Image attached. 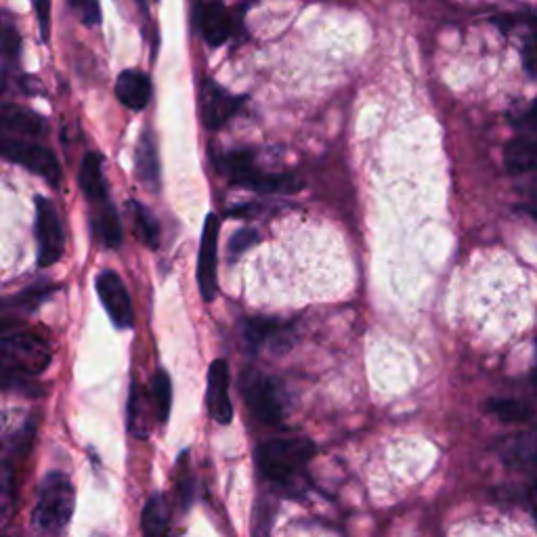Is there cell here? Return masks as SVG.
<instances>
[{
  "instance_id": "obj_1",
  "label": "cell",
  "mask_w": 537,
  "mask_h": 537,
  "mask_svg": "<svg viewBox=\"0 0 537 537\" xmlns=\"http://www.w3.org/2000/svg\"><path fill=\"white\" fill-rule=\"evenodd\" d=\"M76 493L68 475L49 472L38 489V500L32 510V525L42 537H59L74 514Z\"/></svg>"
},
{
  "instance_id": "obj_2",
  "label": "cell",
  "mask_w": 537,
  "mask_h": 537,
  "mask_svg": "<svg viewBox=\"0 0 537 537\" xmlns=\"http://www.w3.org/2000/svg\"><path fill=\"white\" fill-rule=\"evenodd\" d=\"M313 456V441L305 437H282L263 443L256 451V462L269 481L288 483L311 462Z\"/></svg>"
},
{
  "instance_id": "obj_3",
  "label": "cell",
  "mask_w": 537,
  "mask_h": 537,
  "mask_svg": "<svg viewBox=\"0 0 537 537\" xmlns=\"http://www.w3.org/2000/svg\"><path fill=\"white\" fill-rule=\"evenodd\" d=\"M51 347L45 338L32 332H13L0 340V359L5 376L34 378L45 372L51 363Z\"/></svg>"
},
{
  "instance_id": "obj_4",
  "label": "cell",
  "mask_w": 537,
  "mask_h": 537,
  "mask_svg": "<svg viewBox=\"0 0 537 537\" xmlns=\"http://www.w3.org/2000/svg\"><path fill=\"white\" fill-rule=\"evenodd\" d=\"M217 166L233 185L248 187L259 193H294L296 177L284 175H265L254 162L250 149H233L229 154L217 158Z\"/></svg>"
},
{
  "instance_id": "obj_5",
  "label": "cell",
  "mask_w": 537,
  "mask_h": 537,
  "mask_svg": "<svg viewBox=\"0 0 537 537\" xmlns=\"http://www.w3.org/2000/svg\"><path fill=\"white\" fill-rule=\"evenodd\" d=\"M242 391L250 414L261 424L275 426L284 418V403L279 397L277 384L259 374V372H246L242 378Z\"/></svg>"
},
{
  "instance_id": "obj_6",
  "label": "cell",
  "mask_w": 537,
  "mask_h": 537,
  "mask_svg": "<svg viewBox=\"0 0 537 537\" xmlns=\"http://www.w3.org/2000/svg\"><path fill=\"white\" fill-rule=\"evenodd\" d=\"M36 242L40 267L55 265L66 250V235H63L59 214L55 206L42 196L36 198Z\"/></svg>"
},
{
  "instance_id": "obj_7",
  "label": "cell",
  "mask_w": 537,
  "mask_h": 537,
  "mask_svg": "<svg viewBox=\"0 0 537 537\" xmlns=\"http://www.w3.org/2000/svg\"><path fill=\"white\" fill-rule=\"evenodd\" d=\"M3 156L13 162L28 168L30 173L38 175L57 187L61 183V166L57 162V156L51 152V149L36 145V143H26L19 139H5L3 147H0Z\"/></svg>"
},
{
  "instance_id": "obj_8",
  "label": "cell",
  "mask_w": 537,
  "mask_h": 537,
  "mask_svg": "<svg viewBox=\"0 0 537 537\" xmlns=\"http://www.w3.org/2000/svg\"><path fill=\"white\" fill-rule=\"evenodd\" d=\"M217 256H219V219L208 214L202 229L198 252V288L204 303H212L217 296Z\"/></svg>"
},
{
  "instance_id": "obj_9",
  "label": "cell",
  "mask_w": 537,
  "mask_h": 537,
  "mask_svg": "<svg viewBox=\"0 0 537 537\" xmlns=\"http://www.w3.org/2000/svg\"><path fill=\"white\" fill-rule=\"evenodd\" d=\"M97 294L103 303L107 315L114 321V326L126 330L133 326L135 321V311H133V300L128 294L122 277L114 271H103L97 275Z\"/></svg>"
},
{
  "instance_id": "obj_10",
  "label": "cell",
  "mask_w": 537,
  "mask_h": 537,
  "mask_svg": "<svg viewBox=\"0 0 537 537\" xmlns=\"http://www.w3.org/2000/svg\"><path fill=\"white\" fill-rule=\"evenodd\" d=\"M202 120L208 131H219L242 107V99L233 97L217 82L206 80L202 87Z\"/></svg>"
},
{
  "instance_id": "obj_11",
  "label": "cell",
  "mask_w": 537,
  "mask_h": 537,
  "mask_svg": "<svg viewBox=\"0 0 537 537\" xmlns=\"http://www.w3.org/2000/svg\"><path fill=\"white\" fill-rule=\"evenodd\" d=\"M206 403L210 416L219 424H229L233 420V401L229 395V365L225 359H217L210 365Z\"/></svg>"
},
{
  "instance_id": "obj_12",
  "label": "cell",
  "mask_w": 537,
  "mask_h": 537,
  "mask_svg": "<svg viewBox=\"0 0 537 537\" xmlns=\"http://www.w3.org/2000/svg\"><path fill=\"white\" fill-rule=\"evenodd\" d=\"M198 24L210 47L225 45L233 32L231 13L219 0H208V3L198 5Z\"/></svg>"
},
{
  "instance_id": "obj_13",
  "label": "cell",
  "mask_w": 537,
  "mask_h": 537,
  "mask_svg": "<svg viewBox=\"0 0 537 537\" xmlns=\"http://www.w3.org/2000/svg\"><path fill=\"white\" fill-rule=\"evenodd\" d=\"M500 460L514 470L531 468L537 464V433L527 431L506 437L496 447Z\"/></svg>"
},
{
  "instance_id": "obj_14",
  "label": "cell",
  "mask_w": 537,
  "mask_h": 537,
  "mask_svg": "<svg viewBox=\"0 0 537 537\" xmlns=\"http://www.w3.org/2000/svg\"><path fill=\"white\" fill-rule=\"evenodd\" d=\"M116 97L128 110L141 112L152 99V80L139 70H124L116 80Z\"/></svg>"
},
{
  "instance_id": "obj_15",
  "label": "cell",
  "mask_w": 537,
  "mask_h": 537,
  "mask_svg": "<svg viewBox=\"0 0 537 537\" xmlns=\"http://www.w3.org/2000/svg\"><path fill=\"white\" fill-rule=\"evenodd\" d=\"M135 170L137 179L149 187L158 189L160 183V158H158V145L154 139V133H149L147 128L139 137L137 149H135Z\"/></svg>"
},
{
  "instance_id": "obj_16",
  "label": "cell",
  "mask_w": 537,
  "mask_h": 537,
  "mask_svg": "<svg viewBox=\"0 0 537 537\" xmlns=\"http://www.w3.org/2000/svg\"><path fill=\"white\" fill-rule=\"evenodd\" d=\"M78 183L84 196H87L91 202L103 204L107 200V183L103 177V160L99 154L89 152L82 158Z\"/></svg>"
},
{
  "instance_id": "obj_17",
  "label": "cell",
  "mask_w": 537,
  "mask_h": 537,
  "mask_svg": "<svg viewBox=\"0 0 537 537\" xmlns=\"http://www.w3.org/2000/svg\"><path fill=\"white\" fill-rule=\"evenodd\" d=\"M504 162L510 173H537V137H519L506 145Z\"/></svg>"
},
{
  "instance_id": "obj_18",
  "label": "cell",
  "mask_w": 537,
  "mask_h": 537,
  "mask_svg": "<svg viewBox=\"0 0 537 537\" xmlns=\"http://www.w3.org/2000/svg\"><path fill=\"white\" fill-rule=\"evenodd\" d=\"M152 397L145 395L143 386L135 384L131 386V397H128V428L135 437L145 439L149 433V420H152V414L156 416Z\"/></svg>"
},
{
  "instance_id": "obj_19",
  "label": "cell",
  "mask_w": 537,
  "mask_h": 537,
  "mask_svg": "<svg viewBox=\"0 0 537 537\" xmlns=\"http://www.w3.org/2000/svg\"><path fill=\"white\" fill-rule=\"evenodd\" d=\"M3 122L7 131H13L17 135H28V137H40L47 131V122L42 120L38 114L26 110V107L11 105L7 103L3 110Z\"/></svg>"
},
{
  "instance_id": "obj_20",
  "label": "cell",
  "mask_w": 537,
  "mask_h": 537,
  "mask_svg": "<svg viewBox=\"0 0 537 537\" xmlns=\"http://www.w3.org/2000/svg\"><path fill=\"white\" fill-rule=\"evenodd\" d=\"M170 521L168 502L162 493H156L147 500L141 514V533L143 537H164Z\"/></svg>"
},
{
  "instance_id": "obj_21",
  "label": "cell",
  "mask_w": 537,
  "mask_h": 537,
  "mask_svg": "<svg viewBox=\"0 0 537 537\" xmlns=\"http://www.w3.org/2000/svg\"><path fill=\"white\" fill-rule=\"evenodd\" d=\"M489 414L496 416L498 420L506 424H523L531 418V407L523 403L521 399H510V397H500V399H491L487 403Z\"/></svg>"
},
{
  "instance_id": "obj_22",
  "label": "cell",
  "mask_w": 537,
  "mask_h": 537,
  "mask_svg": "<svg viewBox=\"0 0 537 537\" xmlns=\"http://www.w3.org/2000/svg\"><path fill=\"white\" fill-rule=\"evenodd\" d=\"M95 225H97L99 238L103 240V244L107 248H120V244H122V223H120L118 212H116V208L112 204L103 202V208L97 214Z\"/></svg>"
},
{
  "instance_id": "obj_23",
  "label": "cell",
  "mask_w": 537,
  "mask_h": 537,
  "mask_svg": "<svg viewBox=\"0 0 537 537\" xmlns=\"http://www.w3.org/2000/svg\"><path fill=\"white\" fill-rule=\"evenodd\" d=\"M149 397H152L156 418L164 424L170 416V407H173V382H170V376L166 372H156L152 389H149Z\"/></svg>"
},
{
  "instance_id": "obj_24",
  "label": "cell",
  "mask_w": 537,
  "mask_h": 537,
  "mask_svg": "<svg viewBox=\"0 0 537 537\" xmlns=\"http://www.w3.org/2000/svg\"><path fill=\"white\" fill-rule=\"evenodd\" d=\"M133 214V223L139 231V238L145 242L147 248H158L160 246V227L154 219V214L149 212L141 202H128Z\"/></svg>"
},
{
  "instance_id": "obj_25",
  "label": "cell",
  "mask_w": 537,
  "mask_h": 537,
  "mask_svg": "<svg viewBox=\"0 0 537 537\" xmlns=\"http://www.w3.org/2000/svg\"><path fill=\"white\" fill-rule=\"evenodd\" d=\"M277 514V504L269 496H261L254 504L252 510V525H250V535L252 537H271L273 521Z\"/></svg>"
},
{
  "instance_id": "obj_26",
  "label": "cell",
  "mask_w": 537,
  "mask_h": 537,
  "mask_svg": "<svg viewBox=\"0 0 537 537\" xmlns=\"http://www.w3.org/2000/svg\"><path fill=\"white\" fill-rule=\"evenodd\" d=\"M277 332V324L273 319H263V317H254L248 319L244 324V338L252 349H259L261 345Z\"/></svg>"
},
{
  "instance_id": "obj_27",
  "label": "cell",
  "mask_w": 537,
  "mask_h": 537,
  "mask_svg": "<svg viewBox=\"0 0 537 537\" xmlns=\"http://www.w3.org/2000/svg\"><path fill=\"white\" fill-rule=\"evenodd\" d=\"M523 66L525 72L537 80V19L531 24V28L527 30V34H523Z\"/></svg>"
},
{
  "instance_id": "obj_28",
  "label": "cell",
  "mask_w": 537,
  "mask_h": 537,
  "mask_svg": "<svg viewBox=\"0 0 537 537\" xmlns=\"http://www.w3.org/2000/svg\"><path fill=\"white\" fill-rule=\"evenodd\" d=\"M70 5L76 9L80 19L84 21V26H97L101 21V7L99 0H70Z\"/></svg>"
},
{
  "instance_id": "obj_29",
  "label": "cell",
  "mask_w": 537,
  "mask_h": 537,
  "mask_svg": "<svg viewBox=\"0 0 537 537\" xmlns=\"http://www.w3.org/2000/svg\"><path fill=\"white\" fill-rule=\"evenodd\" d=\"M34 9L38 15V26H40V36L45 42H49L51 34V0H34Z\"/></svg>"
},
{
  "instance_id": "obj_30",
  "label": "cell",
  "mask_w": 537,
  "mask_h": 537,
  "mask_svg": "<svg viewBox=\"0 0 537 537\" xmlns=\"http://www.w3.org/2000/svg\"><path fill=\"white\" fill-rule=\"evenodd\" d=\"M256 242V231L254 229H242L231 238L229 244V256H240L242 252H246L252 244Z\"/></svg>"
},
{
  "instance_id": "obj_31",
  "label": "cell",
  "mask_w": 537,
  "mask_h": 537,
  "mask_svg": "<svg viewBox=\"0 0 537 537\" xmlns=\"http://www.w3.org/2000/svg\"><path fill=\"white\" fill-rule=\"evenodd\" d=\"M3 47H5V59H7V63H17L19 53H21V38H19L17 30L11 24H7V28H5V42H3Z\"/></svg>"
},
{
  "instance_id": "obj_32",
  "label": "cell",
  "mask_w": 537,
  "mask_h": 537,
  "mask_svg": "<svg viewBox=\"0 0 537 537\" xmlns=\"http://www.w3.org/2000/svg\"><path fill=\"white\" fill-rule=\"evenodd\" d=\"M521 131L529 137H537V99L533 101V105L529 107V112L525 114L523 122L519 124Z\"/></svg>"
},
{
  "instance_id": "obj_33",
  "label": "cell",
  "mask_w": 537,
  "mask_h": 537,
  "mask_svg": "<svg viewBox=\"0 0 537 537\" xmlns=\"http://www.w3.org/2000/svg\"><path fill=\"white\" fill-rule=\"evenodd\" d=\"M527 200H529L527 210L533 214V217H537V179L531 181L527 187Z\"/></svg>"
},
{
  "instance_id": "obj_34",
  "label": "cell",
  "mask_w": 537,
  "mask_h": 537,
  "mask_svg": "<svg viewBox=\"0 0 537 537\" xmlns=\"http://www.w3.org/2000/svg\"><path fill=\"white\" fill-rule=\"evenodd\" d=\"M531 386H533V391L537 393V368H535V372H533V376H531Z\"/></svg>"
},
{
  "instance_id": "obj_35",
  "label": "cell",
  "mask_w": 537,
  "mask_h": 537,
  "mask_svg": "<svg viewBox=\"0 0 537 537\" xmlns=\"http://www.w3.org/2000/svg\"><path fill=\"white\" fill-rule=\"evenodd\" d=\"M137 5L141 7V11H145V9H147V7H145V0H137Z\"/></svg>"
}]
</instances>
